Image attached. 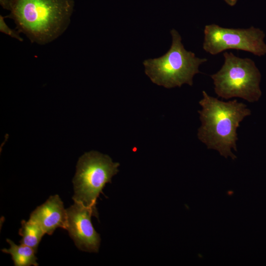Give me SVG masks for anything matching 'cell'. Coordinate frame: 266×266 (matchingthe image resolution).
Segmentation results:
<instances>
[{"label":"cell","instance_id":"8fae6325","mask_svg":"<svg viewBox=\"0 0 266 266\" xmlns=\"http://www.w3.org/2000/svg\"><path fill=\"white\" fill-rule=\"evenodd\" d=\"M0 31L4 34L15 38L20 41H23V38L19 34V32L16 31L10 28L6 24L4 17L0 15Z\"/></svg>","mask_w":266,"mask_h":266},{"label":"cell","instance_id":"4fadbf2b","mask_svg":"<svg viewBox=\"0 0 266 266\" xmlns=\"http://www.w3.org/2000/svg\"><path fill=\"white\" fill-rule=\"evenodd\" d=\"M228 5L233 6L236 3L238 0H224Z\"/></svg>","mask_w":266,"mask_h":266},{"label":"cell","instance_id":"5b68a950","mask_svg":"<svg viewBox=\"0 0 266 266\" xmlns=\"http://www.w3.org/2000/svg\"><path fill=\"white\" fill-rule=\"evenodd\" d=\"M119 163L96 151L84 153L78 159L72 180V199L88 207H96L97 200L107 183L119 171Z\"/></svg>","mask_w":266,"mask_h":266},{"label":"cell","instance_id":"7c38bea8","mask_svg":"<svg viewBox=\"0 0 266 266\" xmlns=\"http://www.w3.org/2000/svg\"><path fill=\"white\" fill-rule=\"evenodd\" d=\"M1 6L5 9L9 10L10 0H0Z\"/></svg>","mask_w":266,"mask_h":266},{"label":"cell","instance_id":"8992f818","mask_svg":"<svg viewBox=\"0 0 266 266\" xmlns=\"http://www.w3.org/2000/svg\"><path fill=\"white\" fill-rule=\"evenodd\" d=\"M203 34L202 48L212 55L229 49L248 52L259 57L266 54L265 33L254 26L234 29L212 24L205 26Z\"/></svg>","mask_w":266,"mask_h":266},{"label":"cell","instance_id":"9c48e42d","mask_svg":"<svg viewBox=\"0 0 266 266\" xmlns=\"http://www.w3.org/2000/svg\"><path fill=\"white\" fill-rule=\"evenodd\" d=\"M9 244V249L4 248L1 251L11 256L15 266H37L36 252L33 248L27 245L21 244H16L9 239H6Z\"/></svg>","mask_w":266,"mask_h":266},{"label":"cell","instance_id":"30bf717a","mask_svg":"<svg viewBox=\"0 0 266 266\" xmlns=\"http://www.w3.org/2000/svg\"><path fill=\"white\" fill-rule=\"evenodd\" d=\"M19 234L22 237L21 244L30 246L37 252L39 242L45 233L36 223L29 219L21 221Z\"/></svg>","mask_w":266,"mask_h":266},{"label":"cell","instance_id":"ba28073f","mask_svg":"<svg viewBox=\"0 0 266 266\" xmlns=\"http://www.w3.org/2000/svg\"><path fill=\"white\" fill-rule=\"evenodd\" d=\"M29 219L36 223L44 233L49 235L58 228L66 229V210L58 195L51 196L37 206L31 214Z\"/></svg>","mask_w":266,"mask_h":266},{"label":"cell","instance_id":"3957f363","mask_svg":"<svg viewBox=\"0 0 266 266\" xmlns=\"http://www.w3.org/2000/svg\"><path fill=\"white\" fill-rule=\"evenodd\" d=\"M170 33L172 43L168 51L159 58L143 61L145 74L153 83L167 89L184 84L192 86L194 76L200 73V66L207 59L186 50L176 30L172 29Z\"/></svg>","mask_w":266,"mask_h":266},{"label":"cell","instance_id":"52a82bcc","mask_svg":"<svg viewBox=\"0 0 266 266\" xmlns=\"http://www.w3.org/2000/svg\"><path fill=\"white\" fill-rule=\"evenodd\" d=\"M66 210V230L76 246L83 251L98 252L100 237L91 222L92 216L98 217L97 208L86 206L80 202L74 201L73 204Z\"/></svg>","mask_w":266,"mask_h":266},{"label":"cell","instance_id":"7a4b0ae2","mask_svg":"<svg viewBox=\"0 0 266 266\" xmlns=\"http://www.w3.org/2000/svg\"><path fill=\"white\" fill-rule=\"evenodd\" d=\"M199 101L202 107L198 111L201 126L198 133L199 139L208 149H214L220 154L233 160L236 158L231 151H237V129L243 119L251 114L246 104L236 100L224 101L211 97L205 91Z\"/></svg>","mask_w":266,"mask_h":266},{"label":"cell","instance_id":"277c9868","mask_svg":"<svg viewBox=\"0 0 266 266\" xmlns=\"http://www.w3.org/2000/svg\"><path fill=\"white\" fill-rule=\"evenodd\" d=\"M223 57L221 68L210 75L215 93L226 100L237 97L250 102L257 101L262 95L261 74L254 61L232 52H225Z\"/></svg>","mask_w":266,"mask_h":266},{"label":"cell","instance_id":"6da1fadb","mask_svg":"<svg viewBox=\"0 0 266 266\" xmlns=\"http://www.w3.org/2000/svg\"><path fill=\"white\" fill-rule=\"evenodd\" d=\"M74 0H10L8 17L32 43H49L69 26Z\"/></svg>","mask_w":266,"mask_h":266}]
</instances>
